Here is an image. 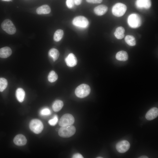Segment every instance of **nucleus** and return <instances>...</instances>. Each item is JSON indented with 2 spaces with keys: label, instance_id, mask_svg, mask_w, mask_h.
Masks as SVG:
<instances>
[{
  "label": "nucleus",
  "instance_id": "obj_31",
  "mask_svg": "<svg viewBox=\"0 0 158 158\" xmlns=\"http://www.w3.org/2000/svg\"><path fill=\"white\" fill-rule=\"evenodd\" d=\"M75 4L77 5H80L81 3L82 0H74Z\"/></svg>",
  "mask_w": 158,
  "mask_h": 158
},
{
  "label": "nucleus",
  "instance_id": "obj_32",
  "mask_svg": "<svg viewBox=\"0 0 158 158\" xmlns=\"http://www.w3.org/2000/svg\"><path fill=\"white\" fill-rule=\"evenodd\" d=\"M139 158H148L147 156L145 155L142 156L140 157Z\"/></svg>",
  "mask_w": 158,
  "mask_h": 158
},
{
  "label": "nucleus",
  "instance_id": "obj_12",
  "mask_svg": "<svg viewBox=\"0 0 158 158\" xmlns=\"http://www.w3.org/2000/svg\"><path fill=\"white\" fill-rule=\"evenodd\" d=\"M13 142L15 144L22 146L25 145L27 142L26 137L23 135L19 134L17 135L13 139Z\"/></svg>",
  "mask_w": 158,
  "mask_h": 158
},
{
  "label": "nucleus",
  "instance_id": "obj_9",
  "mask_svg": "<svg viewBox=\"0 0 158 158\" xmlns=\"http://www.w3.org/2000/svg\"><path fill=\"white\" fill-rule=\"evenodd\" d=\"M130 146V144L128 141L123 140L118 142L116 144V148L119 153H123L129 150Z\"/></svg>",
  "mask_w": 158,
  "mask_h": 158
},
{
  "label": "nucleus",
  "instance_id": "obj_22",
  "mask_svg": "<svg viewBox=\"0 0 158 158\" xmlns=\"http://www.w3.org/2000/svg\"><path fill=\"white\" fill-rule=\"evenodd\" d=\"M126 43L130 46H135L136 44V40L134 37L131 35H127L125 38Z\"/></svg>",
  "mask_w": 158,
  "mask_h": 158
},
{
  "label": "nucleus",
  "instance_id": "obj_11",
  "mask_svg": "<svg viewBox=\"0 0 158 158\" xmlns=\"http://www.w3.org/2000/svg\"><path fill=\"white\" fill-rule=\"evenodd\" d=\"M65 61L68 66L73 67L77 64V60L75 55L73 53H70L65 58Z\"/></svg>",
  "mask_w": 158,
  "mask_h": 158
},
{
  "label": "nucleus",
  "instance_id": "obj_34",
  "mask_svg": "<svg viewBox=\"0 0 158 158\" xmlns=\"http://www.w3.org/2000/svg\"><path fill=\"white\" fill-rule=\"evenodd\" d=\"M97 158H102L103 157H97Z\"/></svg>",
  "mask_w": 158,
  "mask_h": 158
},
{
  "label": "nucleus",
  "instance_id": "obj_15",
  "mask_svg": "<svg viewBox=\"0 0 158 158\" xmlns=\"http://www.w3.org/2000/svg\"><path fill=\"white\" fill-rule=\"evenodd\" d=\"M12 51L11 49L8 47H5L0 49V57L6 58L11 54Z\"/></svg>",
  "mask_w": 158,
  "mask_h": 158
},
{
  "label": "nucleus",
  "instance_id": "obj_29",
  "mask_svg": "<svg viewBox=\"0 0 158 158\" xmlns=\"http://www.w3.org/2000/svg\"><path fill=\"white\" fill-rule=\"evenodd\" d=\"M103 0H86V1L90 3L93 4H99L101 3Z\"/></svg>",
  "mask_w": 158,
  "mask_h": 158
},
{
  "label": "nucleus",
  "instance_id": "obj_21",
  "mask_svg": "<svg viewBox=\"0 0 158 158\" xmlns=\"http://www.w3.org/2000/svg\"><path fill=\"white\" fill-rule=\"evenodd\" d=\"M49 55L51 57L54 61L56 60L59 58V53L58 50L55 48H52L49 51Z\"/></svg>",
  "mask_w": 158,
  "mask_h": 158
},
{
  "label": "nucleus",
  "instance_id": "obj_4",
  "mask_svg": "<svg viewBox=\"0 0 158 158\" xmlns=\"http://www.w3.org/2000/svg\"><path fill=\"white\" fill-rule=\"evenodd\" d=\"M127 9L126 6L124 4L120 3L116 4L112 8V12L114 16L120 17L125 13Z\"/></svg>",
  "mask_w": 158,
  "mask_h": 158
},
{
  "label": "nucleus",
  "instance_id": "obj_30",
  "mask_svg": "<svg viewBox=\"0 0 158 158\" xmlns=\"http://www.w3.org/2000/svg\"><path fill=\"white\" fill-rule=\"evenodd\" d=\"M73 158H83V156L80 154L78 153L74 154L72 156Z\"/></svg>",
  "mask_w": 158,
  "mask_h": 158
},
{
  "label": "nucleus",
  "instance_id": "obj_27",
  "mask_svg": "<svg viewBox=\"0 0 158 158\" xmlns=\"http://www.w3.org/2000/svg\"><path fill=\"white\" fill-rule=\"evenodd\" d=\"M58 121V116L56 115H55L53 118L49 120L48 121L49 123L51 126H54L57 123Z\"/></svg>",
  "mask_w": 158,
  "mask_h": 158
},
{
  "label": "nucleus",
  "instance_id": "obj_14",
  "mask_svg": "<svg viewBox=\"0 0 158 158\" xmlns=\"http://www.w3.org/2000/svg\"><path fill=\"white\" fill-rule=\"evenodd\" d=\"M107 7L104 5H101L95 7L94 11L98 16H102L105 14L108 10Z\"/></svg>",
  "mask_w": 158,
  "mask_h": 158
},
{
  "label": "nucleus",
  "instance_id": "obj_20",
  "mask_svg": "<svg viewBox=\"0 0 158 158\" xmlns=\"http://www.w3.org/2000/svg\"><path fill=\"white\" fill-rule=\"evenodd\" d=\"M63 105V102L61 100H57L55 101L52 104V109L54 111L58 112L61 109Z\"/></svg>",
  "mask_w": 158,
  "mask_h": 158
},
{
  "label": "nucleus",
  "instance_id": "obj_7",
  "mask_svg": "<svg viewBox=\"0 0 158 158\" xmlns=\"http://www.w3.org/2000/svg\"><path fill=\"white\" fill-rule=\"evenodd\" d=\"M89 23L87 18L83 16H79L75 17L72 21L73 25L82 28H87L88 25Z\"/></svg>",
  "mask_w": 158,
  "mask_h": 158
},
{
  "label": "nucleus",
  "instance_id": "obj_24",
  "mask_svg": "<svg viewBox=\"0 0 158 158\" xmlns=\"http://www.w3.org/2000/svg\"><path fill=\"white\" fill-rule=\"evenodd\" d=\"M58 78L57 74L53 71H51L48 76V80L51 83L55 82L57 79Z\"/></svg>",
  "mask_w": 158,
  "mask_h": 158
},
{
  "label": "nucleus",
  "instance_id": "obj_26",
  "mask_svg": "<svg viewBox=\"0 0 158 158\" xmlns=\"http://www.w3.org/2000/svg\"><path fill=\"white\" fill-rule=\"evenodd\" d=\"M40 113L42 116H48L51 114V111L49 108H45L41 110Z\"/></svg>",
  "mask_w": 158,
  "mask_h": 158
},
{
  "label": "nucleus",
  "instance_id": "obj_10",
  "mask_svg": "<svg viewBox=\"0 0 158 158\" xmlns=\"http://www.w3.org/2000/svg\"><path fill=\"white\" fill-rule=\"evenodd\" d=\"M136 7L140 9H148L151 6V0H136L135 3Z\"/></svg>",
  "mask_w": 158,
  "mask_h": 158
},
{
  "label": "nucleus",
  "instance_id": "obj_28",
  "mask_svg": "<svg viewBox=\"0 0 158 158\" xmlns=\"http://www.w3.org/2000/svg\"><path fill=\"white\" fill-rule=\"evenodd\" d=\"M74 0H66V4L67 6L70 8H72L74 4Z\"/></svg>",
  "mask_w": 158,
  "mask_h": 158
},
{
  "label": "nucleus",
  "instance_id": "obj_16",
  "mask_svg": "<svg viewBox=\"0 0 158 158\" xmlns=\"http://www.w3.org/2000/svg\"><path fill=\"white\" fill-rule=\"evenodd\" d=\"M36 11L38 14H47L50 12L51 8L48 5H44L38 7Z\"/></svg>",
  "mask_w": 158,
  "mask_h": 158
},
{
  "label": "nucleus",
  "instance_id": "obj_17",
  "mask_svg": "<svg viewBox=\"0 0 158 158\" xmlns=\"http://www.w3.org/2000/svg\"><path fill=\"white\" fill-rule=\"evenodd\" d=\"M125 31V29L123 27H118L116 29L114 34L117 39H121L124 36Z\"/></svg>",
  "mask_w": 158,
  "mask_h": 158
},
{
  "label": "nucleus",
  "instance_id": "obj_33",
  "mask_svg": "<svg viewBox=\"0 0 158 158\" xmlns=\"http://www.w3.org/2000/svg\"><path fill=\"white\" fill-rule=\"evenodd\" d=\"M2 0L4 1H11L12 0Z\"/></svg>",
  "mask_w": 158,
  "mask_h": 158
},
{
  "label": "nucleus",
  "instance_id": "obj_23",
  "mask_svg": "<svg viewBox=\"0 0 158 158\" xmlns=\"http://www.w3.org/2000/svg\"><path fill=\"white\" fill-rule=\"evenodd\" d=\"M63 35V31L61 29L57 30L54 33V41L57 42L60 41L62 38Z\"/></svg>",
  "mask_w": 158,
  "mask_h": 158
},
{
  "label": "nucleus",
  "instance_id": "obj_2",
  "mask_svg": "<svg viewBox=\"0 0 158 158\" xmlns=\"http://www.w3.org/2000/svg\"><path fill=\"white\" fill-rule=\"evenodd\" d=\"M127 23L128 25L131 28H137L141 25L142 23L141 18L138 14L132 13L128 17Z\"/></svg>",
  "mask_w": 158,
  "mask_h": 158
},
{
  "label": "nucleus",
  "instance_id": "obj_13",
  "mask_svg": "<svg viewBox=\"0 0 158 158\" xmlns=\"http://www.w3.org/2000/svg\"><path fill=\"white\" fill-rule=\"evenodd\" d=\"M158 116V109L156 107H153L150 109L147 113L145 117L148 120H151L157 117Z\"/></svg>",
  "mask_w": 158,
  "mask_h": 158
},
{
  "label": "nucleus",
  "instance_id": "obj_5",
  "mask_svg": "<svg viewBox=\"0 0 158 158\" xmlns=\"http://www.w3.org/2000/svg\"><path fill=\"white\" fill-rule=\"evenodd\" d=\"M29 128L30 130L35 134H39L42 131L44 126L42 121L40 120L35 119L30 123Z\"/></svg>",
  "mask_w": 158,
  "mask_h": 158
},
{
  "label": "nucleus",
  "instance_id": "obj_18",
  "mask_svg": "<svg viewBox=\"0 0 158 158\" xmlns=\"http://www.w3.org/2000/svg\"><path fill=\"white\" fill-rule=\"evenodd\" d=\"M116 59L120 61H125L127 60L128 55L126 52L124 51H121L118 52L116 55Z\"/></svg>",
  "mask_w": 158,
  "mask_h": 158
},
{
  "label": "nucleus",
  "instance_id": "obj_1",
  "mask_svg": "<svg viewBox=\"0 0 158 158\" xmlns=\"http://www.w3.org/2000/svg\"><path fill=\"white\" fill-rule=\"evenodd\" d=\"M75 132V126L70 125L61 127L58 131V134L61 137L68 138L73 135Z\"/></svg>",
  "mask_w": 158,
  "mask_h": 158
},
{
  "label": "nucleus",
  "instance_id": "obj_6",
  "mask_svg": "<svg viewBox=\"0 0 158 158\" xmlns=\"http://www.w3.org/2000/svg\"><path fill=\"white\" fill-rule=\"evenodd\" d=\"M2 29L10 35L14 34L16 32V28L12 21L6 19L4 20L1 24Z\"/></svg>",
  "mask_w": 158,
  "mask_h": 158
},
{
  "label": "nucleus",
  "instance_id": "obj_19",
  "mask_svg": "<svg viewBox=\"0 0 158 158\" xmlns=\"http://www.w3.org/2000/svg\"><path fill=\"white\" fill-rule=\"evenodd\" d=\"M16 96L18 101L20 102L24 100L25 93L24 90L21 88H18L16 91Z\"/></svg>",
  "mask_w": 158,
  "mask_h": 158
},
{
  "label": "nucleus",
  "instance_id": "obj_25",
  "mask_svg": "<svg viewBox=\"0 0 158 158\" xmlns=\"http://www.w3.org/2000/svg\"><path fill=\"white\" fill-rule=\"evenodd\" d=\"M8 81L7 80L3 78H0V92H3L7 87Z\"/></svg>",
  "mask_w": 158,
  "mask_h": 158
},
{
  "label": "nucleus",
  "instance_id": "obj_3",
  "mask_svg": "<svg viewBox=\"0 0 158 158\" xmlns=\"http://www.w3.org/2000/svg\"><path fill=\"white\" fill-rule=\"evenodd\" d=\"M90 88L88 85L83 84L76 88L75 90V94L77 97L83 98L87 96L90 94Z\"/></svg>",
  "mask_w": 158,
  "mask_h": 158
},
{
  "label": "nucleus",
  "instance_id": "obj_8",
  "mask_svg": "<svg viewBox=\"0 0 158 158\" xmlns=\"http://www.w3.org/2000/svg\"><path fill=\"white\" fill-rule=\"evenodd\" d=\"M75 121L73 116L69 114H66L63 115L60 118L59 124L61 127L72 125Z\"/></svg>",
  "mask_w": 158,
  "mask_h": 158
}]
</instances>
